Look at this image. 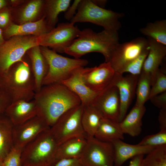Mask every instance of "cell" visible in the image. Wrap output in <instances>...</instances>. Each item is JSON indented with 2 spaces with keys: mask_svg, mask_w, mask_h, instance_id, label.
I'll use <instances>...</instances> for the list:
<instances>
[{
  "mask_svg": "<svg viewBox=\"0 0 166 166\" xmlns=\"http://www.w3.org/2000/svg\"><path fill=\"white\" fill-rule=\"evenodd\" d=\"M34 99L37 115L42 118L50 127L66 111L81 104L78 97L61 83L42 86L35 93Z\"/></svg>",
  "mask_w": 166,
  "mask_h": 166,
  "instance_id": "1",
  "label": "cell"
},
{
  "mask_svg": "<svg viewBox=\"0 0 166 166\" xmlns=\"http://www.w3.org/2000/svg\"><path fill=\"white\" fill-rule=\"evenodd\" d=\"M35 93V82L31 66L23 59L0 73V95L10 104L18 101H29Z\"/></svg>",
  "mask_w": 166,
  "mask_h": 166,
  "instance_id": "2",
  "label": "cell"
},
{
  "mask_svg": "<svg viewBox=\"0 0 166 166\" xmlns=\"http://www.w3.org/2000/svg\"><path fill=\"white\" fill-rule=\"evenodd\" d=\"M118 32L104 30L97 33L90 28L81 30L79 35L66 48L64 53L79 58L91 52H98L109 62L111 54L119 43Z\"/></svg>",
  "mask_w": 166,
  "mask_h": 166,
  "instance_id": "3",
  "label": "cell"
},
{
  "mask_svg": "<svg viewBox=\"0 0 166 166\" xmlns=\"http://www.w3.org/2000/svg\"><path fill=\"white\" fill-rule=\"evenodd\" d=\"M58 144L50 128L45 130L23 149L22 164L25 166H51L56 162Z\"/></svg>",
  "mask_w": 166,
  "mask_h": 166,
  "instance_id": "4",
  "label": "cell"
},
{
  "mask_svg": "<svg viewBox=\"0 0 166 166\" xmlns=\"http://www.w3.org/2000/svg\"><path fill=\"white\" fill-rule=\"evenodd\" d=\"M124 16L123 13L99 7L92 0H82L70 22H89L101 26L105 30L118 32L121 26L120 19Z\"/></svg>",
  "mask_w": 166,
  "mask_h": 166,
  "instance_id": "5",
  "label": "cell"
},
{
  "mask_svg": "<svg viewBox=\"0 0 166 166\" xmlns=\"http://www.w3.org/2000/svg\"><path fill=\"white\" fill-rule=\"evenodd\" d=\"M41 52L49 65L48 73L44 79L42 86L60 83L69 77L77 69L84 67L88 60L64 57L55 51L45 47H40Z\"/></svg>",
  "mask_w": 166,
  "mask_h": 166,
  "instance_id": "6",
  "label": "cell"
},
{
  "mask_svg": "<svg viewBox=\"0 0 166 166\" xmlns=\"http://www.w3.org/2000/svg\"><path fill=\"white\" fill-rule=\"evenodd\" d=\"M83 109L81 104L69 109L50 127L51 132L59 145L73 138L87 137L81 123Z\"/></svg>",
  "mask_w": 166,
  "mask_h": 166,
  "instance_id": "7",
  "label": "cell"
},
{
  "mask_svg": "<svg viewBox=\"0 0 166 166\" xmlns=\"http://www.w3.org/2000/svg\"><path fill=\"white\" fill-rule=\"evenodd\" d=\"M37 45H39L38 37L34 36H14L5 41L0 47V73L21 61L26 52Z\"/></svg>",
  "mask_w": 166,
  "mask_h": 166,
  "instance_id": "8",
  "label": "cell"
},
{
  "mask_svg": "<svg viewBox=\"0 0 166 166\" xmlns=\"http://www.w3.org/2000/svg\"><path fill=\"white\" fill-rule=\"evenodd\" d=\"M83 166H114V151L111 142L87 137L80 158Z\"/></svg>",
  "mask_w": 166,
  "mask_h": 166,
  "instance_id": "9",
  "label": "cell"
},
{
  "mask_svg": "<svg viewBox=\"0 0 166 166\" xmlns=\"http://www.w3.org/2000/svg\"><path fill=\"white\" fill-rule=\"evenodd\" d=\"M80 31L72 23H60L56 28L38 37L39 45L51 48L56 52L64 53L78 37Z\"/></svg>",
  "mask_w": 166,
  "mask_h": 166,
  "instance_id": "10",
  "label": "cell"
},
{
  "mask_svg": "<svg viewBox=\"0 0 166 166\" xmlns=\"http://www.w3.org/2000/svg\"><path fill=\"white\" fill-rule=\"evenodd\" d=\"M148 44L147 39L141 37L128 42L119 43L109 61L115 73L121 74L122 70L128 64L148 48Z\"/></svg>",
  "mask_w": 166,
  "mask_h": 166,
  "instance_id": "11",
  "label": "cell"
},
{
  "mask_svg": "<svg viewBox=\"0 0 166 166\" xmlns=\"http://www.w3.org/2000/svg\"><path fill=\"white\" fill-rule=\"evenodd\" d=\"M103 118L119 122L120 99L117 87L110 83L97 95L92 104Z\"/></svg>",
  "mask_w": 166,
  "mask_h": 166,
  "instance_id": "12",
  "label": "cell"
},
{
  "mask_svg": "<svg viewBox=\"0 0 166 166\" xmlns=\"http://www.w3.org/2000/svg\"><path fill=\"white\" fill-rule=\"evenodd\" d=\"M50 128L41 117L36 116L19 125L14 126V146L23 148L45 130Z\"/></svg>",
  "mask_w": 166,
  "mask_h": 166,
  "instance_id": "13",
  "label": "cell"
},
{
  "mask_svg": "<svg viewBox=\"0 0 166 166\" xmlns=\"http://www.w3.org/2000/svg\"><path fill=\"white\" fill-rule=\"evenodd\" d=\"M139 76L130 74L124 76L123 74L115 73L110 83L117 87L119 92L120 103L119 123L121 122L126 115L136 93Z\"/></svg>",
  "mask_w": 166,
  "mask_h": 166,
  "instance_id": "14",
  "label": "cell"
},
{
  "mask_svg": "<svg viewBox=\"0 0 166 166\" xmlns=\"http://www.w3.org/2000/svg\"><path fill=\"white\" fill-rule=\"evenodd\" d=\"M115 73L109 62L102 63L93 67H85L83 78L91 90L99 93L110 84Z\"/></svg>",
  "mask_w": 166,
  "mask_h": 166,
  "instance_id": "15",
  "label": "cell"
},
{
  "mask_svg": "<svg viewBox=\"0 0 166 166\" xmlns=\"http://www.w3.org/2000/svg\"><path fill=\"white\" fill-rule=\"evenodd\" d=\"M84 68L77 69L69 77L60 82L78 97L83 106L92 104L99 93L91 90L85 83L83 78Z\"/></svg>",
  "mask_w": 166,
  "mask_h": 166,
  "instance_id": "16",
  "label": "cell"
},
{
  "mask_svg": "<svg viewBox=\"0 0 166 166\" xmlns=\"http://www.w3.org/2000/svg\"><path fill=\"white\" fill-rule=\"evenodd\" d=\"M37 110L35 101H18L10 104L4 113L14 126L20 124L37 115Z\"/></svg>",
  "mask_w": 166,
  "mask_h": 166,
  "instance_id": "17",
  "label": "cell"
},
{
  "mask_svg": "<svg viewBox=\"0 0 166 166\" xmlns=\"http://www.w3.org/2000/svg\"><path fill=\"white\" fill-rule=\"evenodd\" d=\"M111 143L114 151V166H121L129 159L139 155L147 154L156 148L138 144H129L120 139L115 140Z\"/></svg>",
  "mask_w": 166,
  "mask_h": 166,
  "instance_id": "18",
  "label": "cell"
},
{
  "mask_svg": "<svg viewBox=\"0 0 166 166\" xmlns=\"http://www.w3.org/2000/svg\"><path fill=\"white\" fill-rule=\"evenodd\" d=\"M147 38L149 51L141 72L151 75L152 86L155 80L156 72L166 56V45L152 38Z\"/></svg>",
  "mask_w": 166,
  "mask_h": 166,
  "instance_id": "19",
  "label": "cell"
},
{
  "mask_svg": "<svg viewBox=\"0 0 166 166\" xmlns=\"http://www.w3.org/2000/svg\"><path fill=\"white\" fill-rule=\"evenodd\" d=\"M52 29L44 17L36 21L20 25L12 24L6 28L4 34L8 38L30 35L38 37L48 33Z\"/></svg>",
  "mask_w": 166,
  "mask_h": 166,
  "instance_id": "20",
  "label": "cell"
},
{
  "mask_svg": "<svg viewBox=\"0 0 166 166\" xmlns=\"http://www.w3.org/2000/svg\"><path fill=\"white\" fill-rule=\"evenodd\" d=\"M29 50L28 54L34 78L36 93L42 86L43 81L48 71L49 65L41 52L39 45L35 46Z\"/></svg>",
  "mask_w": 166,
  "mask_h": 166,
  "instance_id": "21",
  "label": "cell"
},
{
  "mask_svg": "<svg viewBox=\"0 0 166 166\" xmlns=\"http://www.w3.org/2000/svg\"><path fill=\"white\" fill-rule=\"evenodd\" d=\"M146 110L144 106L134 105L128 114L119 123L124 134L134 137L140 135L142 131V119Z\"/></svg>",
  "mask_w": 166,
  "mask_h": 166,
  "instance_id": "22",
  "label": "cell"
},
{
  "mask_svg": "<svg viewBox=\"0 0 166 166\" xmlns=\"http://www.w3.org/2000/svg\"><path fill=\"white\" fill-rule=\"evenodd\" d=\"M87 138L75 137L59 144L56 154V162L62 159L80 158L85 146Z\"/></svg>",
  "mask_w": 166,
  "mask_h": 166,
  "instance_id": "23",
  "label": "cell"
},
{
  "mask_svg": "<svg viewBox=\"0 0 166 166\" xmlns=\"http://www.w3.org/2000/svg\"><path fill=\"white\" fill-rule=\"evenodd\" d=\"M124 134L119 122L103 118L94 137L102 141L111 142L117 139L123 140Z\"/></svg>",
  "mask_w": 166,
  "mask_h": 166,
  "instance_id": "24",
  "label": "cell"
},
{
  "mask_svg": "<svg viewBox=\"0 0 166 166\" xmlns=\"http://www.w3.org/2000/svg\"><path fill=\"white\" fill-rule=\"evenodd\" d=\"M83 107L81 117L82 127L87 137H93L103 117L99 111L92 104Z\"/></svg>",
  "mask_w": 166,
  "mask_h": 166,
  "instance_id": "25",
  "label": "cell"
},
{
  "mask_svg": "<svg viewBox=\"0 0 166 166\" xmlns=\"http://www.w3.org/2000/svg\"><path fill=\"white\" fill-rule=\"evenodd\" d=\"M14 126L4 113H0V157L3 159L14 146Z\"/></svg>",
  "mask_w": 166,
  "mask_h": 166,
  "instance_id": "26",
  "label": "cell"
},
{
  "mask_svg": "<svg viewBox=\"0 0 166 166\" xmlns=\"http://www.w3.org/2000/svg\"><path fill=\"white\" fill-rule=\"evenodd\" d=\"M70 0H49L45 1L44 10L46 21L52 28L58 21L59 14L65 11L70 6Z\"/></svg>",
  "mask_w": 166,
  "mask_h": 166,
  "instance_id": "27",
  "label": "cell"
},
{
  "mask_svg": "<svg viewBox=\"0 0 166 166\" xmlns=\"http://www.w3.org/2000/svg\"><path fill=\"white\" fill-rule=\"evenodd\" d=\"M140 32L147 38L166 45V20H158L148 23L140 29Z\"/></svg>",
  "mask_w": 166,
  "mask_h": 166,
  "instance_id": "28",
  "label": "cell"
},
{
  "mask_svg": "<svg viewBox=\"0 0 166 166\" xmlns=\"http://www.w3.org/2000/svg\"><path fill=\"white\" fill-rule=\"evenodd\" d=\"M151 86V75L141 72L139 76L136 89V99L135 105L139 106H144L145 103L149 100Z\"/></svg>",
  "mask_w": 166,
  "mask_h": 166,
  "instance_id": "29",
  "label": "cell"
},
{
  "mask_svg": "<svg viewBox=\"0 0 166 166\" xmlns=\"http://www.w3.org/2000/svg\"><path fill=\"white\" fill-rule=\"evenodd\" d=\"M45 1L34 0L28 2L22 10L19 15V21L20 24L34 22L43 8Z\"/></svg>",
  "mask_w": 166,
  "mask_h": 166,
  "instance_id": "30",
  "label": "cell"
},
{
  "mask_svg": "<svg viewBox=\"0 0 166 166\" xmlns=\"http://www.w3.org/2000/svg\"><path fill=\"white\" fill-rule=\"evenodd\" d=\"M142 166H166V145L156 148L147 154Z\"/></svg>",
  "mask_w": 166,
  "mask_h": 166,
  "instance_id": "31",
  "label": "cell"
},
{
  "mask_svg": "<svg viewBox=\"0 0 166 166\" xmlns=\"http://www.w3.org/2000/svg\"><path fill=\"white\" fill-rule=\"evenodd\" d=\"M148 48L140 54L130 62L123 69L121 74L128 72L132 75L139 76L142 72L144 64L148 54Z\"/></svg>",
  "mask_w": 166,
  "mask_h": 166,
  "instance_id": "32",
  "label": "cell"
},
{
  "mask_svg": "<svg viewBox=\"0 0 166 166\" xmlns=\"http://www.w3.org/2000/svg\"><path fill=\"white\" fill-rule=\"evenodd\" d=\"M166 91V74L163 69H158L154 82L152 85L149 100L151 98Z\"/></svg>",
  "mask_w": 166,
  "mask_h": 166,
  "instance_id": "33",
  "label": "cell"
},
{
  "mask_svg": "<svg viewBox=\"0 0 166 166\" xmlns=\"http://www.w3.org/2000/svg\"><path fill=\"white\" fill-rule=\"evenodd\" d=\"M138 144L155 148L166 145V131L160 130L156 134L147 135Z\"/></svg>",
  "mask_w": 166,
  "mask_h": 166,
  "instance_id": "34",
  "label": "cell"
},
{
  "mask_svg": "<svg viewBox=\"0 0 166 166\" xmlns=\"http://www.w3.org/2000/svg\"><path fill=\"white\" fill-rule=\"evenodd\" d=\"M23 149L14 146L4 158L2 166H22L21 156Z\"/></svg>",
  "mask_w": 166,
  "mask_h": 166,
  "instance_id": "35",
  "label": "cell"
},
{
  "mask_svg": "<svg viewBox=\"0 0 166 166\" xmlns=\"http://www.w3.org/2000/svg\"><path fill=\"white\" fill-rule=\"evenodd\" d=\"M149 100L160 109L166 108V91L152 97Z\"/></svg>",
  "mask_w": 166,
  "mask_h": 166,
  "instance_id": "36",
  "label": "cell"
},
{
  "mask_svg": "<svg viewBox=\"0 0 166 166\" xmlns=\"http://www.w3.org/2000/svg\"><path fill=\"white\" fill-rule=\"evenodd\" d=\"M51 166H83L80 158L60 160Z\"/></svg>",
  "mask_w": 166,
  "mask_h": 166,
  "instance_id": "37",
  "label": "cell"
},
{
  "mask_svg": "<svg viewBox=\"0 0 166 166\" xmlns=\"http://www.w3.org/2000/svg\"><path fill=\"white\" fill-rule=\"evenodd\" d=\"M81 0H75L65 11L64 17L68 20L71 21L75 15Z\"/></svg>",
  "mask_w": 166,
  "mask_h": 166,
  "instance_id": "38",
  "label": "cell"
},
{
  "mask_svg": "<svg viewBox=\"0 0 166 166\" xmlns=\"http://www.w3.org/2000/svg\"><path fill=\"white\" fill-rule=\"evenodd\" d=\"M10 20V14L6 10L0 12V28H5L8 25Z\"/></svg>",
  "mask_w": 166,
  "mask_h": 166,
  "instance_id": "39",
  "label": "cell"
},
{
  "mask_svg": "<svg viewBox=\"0 0 166 166\" xmlns=\"http://www.w3.org/2000/svg\"><path fill=\"white\" fill-rule=\"evenodd\" d=\"M158 119L160 130L166 131V108L160 109Z\"/></svg>",
  "mask_w": 166,
  "mask_h": 166,
  "instance_id": "40",
  "label": "cell"
},
{
  "mask_svg": "<svg viewBox=\"0 0 166 166\" xmlns=\"http://www.w3.org/2000/svg\"><path fill=\"white\" fill-rule=\"evenodd\" d=\"M144 156L139 155L132 158L128 166H142Z\"/></svg>",
  "mask_w": 166,
  "mask_h": 166,
  "instance_id": "41",
  "label": "cell"
},
{
  "mask_svg": "<svg viewBox=\"0 0 166 166\" xmlns=\"http://www.w3.org/2000/svg\"><path fill=\"white\" fill-rule=\"evenodd\" d=\"M10 104L4 97L0 95V113H4L6 108Z\"/></svg>",
  "mask_w": 166,
  "mask_h": 166,
  "instance_id": "42",
  "label": "cell"
},
{
  "mask_svg": "<svg viewBox=\"0 0 166 166\" xmlns=\"http://www.w3.org/2000/svg\"><path fill=\"white\" fill-rule=\"evenodd\" d=\"M92 1L97 6L102 7L105 5L107 1L106 0H92Z\"/></svg>",
  "mask_w": 166,
  "mask_h": 166,
  "instance_id": "43",
  "label": "cell"
},
{
  "mask_svg": "<svg viewBox=\"0 0 166 166\" xmlns=\"http://www.w3.org/2000/svg\"><path fill=\"white\" fill-rule=\"evenodd\" d=\"M5 41L3 38L2 30L0 28V47L4 43Z\"/></svg>",
  "mask_w": 166,
  "mask_h": 166,
  "instance_id": "44",
  "label": "cell"
},
{
  "mask_svg": "<svg viewBox=\"0 0 166 166\" xmlns=\"http://www.w3.org/2000/svg\"><path fill=\"white\" fill-rule=\"evenodd\" d=\"M7 4V2L5 0H0V10L4 7Z\"/></svg>",
  "mask_w": 166,
  "mask_h": 166,
  "instance_id": "45",
  "label": "cell"
},
{
  "mask_svg": "<svg viewBox=\"0 0 166 166\" xmlns=\"http://www.w3.org/2000/svg\"><path fill=\"white\" fill-rule=\"evenodd\" d=\"M3 159V158L0 157V166H2Z\"/></svg>",
  "mask_w": 166,
  "mask_h": 166,
  "instance_id": "46",
  "label": "cell"
}]
</instances>
